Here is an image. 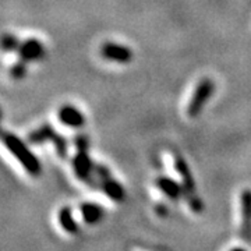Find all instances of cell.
<instances>
[{
    "label": "cell",
    "instance_id": "obj_1",
    "mask_svg": "<svg viewBox=\"0 0 251 251\" xmlns=\"http://www.w3.org/2000/svg\"><path fill=\"white\" fill-rule=\"evenodd\" d=\"M0 141L4 145V148L20 162V165L24 168V171L27 172L28 175H31L34 177L41 176L42 163L20 137L10 133V131H1Z\"/></svg>",
    "mask_w": 251,
    "mask_h": 251
},
{
    "label": "cell",
    "instance_id": "obj_2",
    "mask_svg": "<svg viewBox=\"0 0 251 251\" xmlns=\"http://www.w3.org/2000/svg\"><path fill=\"white\" fill-rule=\"evenodd\" d=\"M175 169L179 173L180 179H181V186L184 190V198L187 201L188 206L191 208L193 212L200 214L204 208V204H202L201 198L198 197L196 180L193 179V175H191V171L188 168L187 162L184 161L181 156H175Z\"/></svg>",
    "mask_w": 251,
    "mask_h": 251
},
{
    "label": "cell",
    "instance_id": "obj_3",
    "mask_svg": "<svg viewBox=\"0 0 251 251\" xmlns=\"http://www.w3.org/2000/svg\"><path fill=\"white\" fill-rule=\"evenodd\" d=\"M214 92H215V82H214V80H211L209 77H204V78L196 85L194 92H193L191 98L188 100V117L196 119V117L200 116L201 112H202V109H204V106L209 102V99L212 98Z\"/></svg>",
    "mask_w": 251,
    "mask_h": 251
},
{
    "label": "cell",
    "instance_id": "obj_4",
    "mask_svg": "<svg viewBox=\"0 0 251 251\" xmlns=\"http://www.w3.org/2000/svg\"><path fill=\"white\" fill-rule=\"evenodd\" d=\"M72 165L74 175L77 176V179L84 181L90 187L98 188L99 190V181L94 175L95 163L90 158L88 151H77L75 156L73 158Z\"/></svg>",
    "mask_w": 251,
    "mask_h": 251
},
{
    "label": "cell",
    "instance_id": "obj_5",
    "mask_svg": "<svg viewBox=\"0 0 251 251\" xmlns=\"http://www.w3.org/2000/svg\"><path fill=\"white\" fill-rule=\"evenodd\" d=\"M99 53L102 56V59H105L108 62L119 63V64H127L134 57L131 48L122 45V44H116V42L102 44L100 49H99Z\"/></svg>",
    "mask_w": 251,
    "mask_h": 251
},
{
    "label": "cell",
    "instance_id": "obj_6",
    "mask_svg": "<svg viewBox=\"0 0 251 251\" xmlns=\"http://www.w3.org/2000/svg\"><path fill=\"white\" fill-rule=\"evenodd\" d=\"M18 56L21 60L27 63L38 62L45 57L46 49L42 41L36 38H28L25 41H21L20 48H18Z\"/></svg>",
    "mask_w": 251,
    "mask_h": 251
},
{
    "label": "cell",
    "instance_id": "obj_7",
    "mask_svg": "<svg viewBox=\"0 0 251 251\" xmlns=\"http://www.w3.org/2000/svg\"><path fill=\"white\" fill-rule=\"evenodd\" d=\"M240 237L246 243H251V190L244 188L240 194Z\"/></svg>",
    "mask_w": 251,
    "mask_h": 251
},
{
    "label": "cell",
    "instance_id": "obj_8",
    "mask_svg": "<svg viewBox=\"0 0 251 251\" xmlns=\"http://www.w3.org/2000/svg\"><path fill=\"white\" fill-rule=\"evenodd\" d=\"M57 119L62 125L67 126L70 128H80L85 126L87 119L82 115L80 109L73 105H63L57 110Z\"/></svg>",
    "mask_w": 251,
    "mask_h": 251
},
{
    "label": "cell",
    "instance_id": "obj_9",
    "mask_svg": "<svg viewBox=\"0 0 251 251\" xmlns=\"http://www.w3.org/2000/svg\"><path fill=\"white\" fill-rule=\"evenodd\" d=\"M155 184L162 194H165L172 201H179L180 198L184 197V190H183L181 183L173 180L172 177L159 176L155 180Z\"/></svg>",
    "mask_w": 251,
    "mask_h": 251
},
{
    "label": "cell",
    "instance_id": "obj_10",
    "mask_svg": "<svg viewBox=\"0 0 251 251\" xmlns=\"http://www.w3.org/2000/svg\"><path fill=\"white\" fill-rule=\"evenodd\" d=\"M80 214L87 225H98L105 218V209L95 202H82L80 204Z\"/></svg>",
    "mask_w": 251,
    "mask_h": 251
},
{
    "label": "cell",
    "instance_id": "obj_11",
    "mask_svg": "<svg viewBox=\"0 0 251 251\" xmlns=\"http://www.w3.org/2000/svg\"><path fill=\"white\" fill-rule=\"evenodd\" d=\"M99 190L115 202H123V200L126 198L125 187L113 177L102 180L100 184H99Z\"/></svg>",
    "mask_w": 251,
    "mask_h": 251
},
{
    "label": "cell",
    "instance_id": "obj_12",
    "mask_svg": "<svg viewBox=\"0 0 251 251\" xmlns=\"http://www.w3.org/2000/svg\"><path fill=\"white\" fill-rule=\"evenodd\" d=\"M57 134V131L54 130V127L49 123L39 126L38 128L32 130L29 134L27 135L28 143L32 145H42V144L53 141V138Z\"/></svg>",
    "mask_w": 251,
    "mask_h": 251
},
{
    "label": "cell",
    "instance_id": "obj_13",
    "mask_svg": "<svg viewBox=\"0 0 251 251\" xmlns=\"http://www.w3.org/2000/svg\"><path fill=\"white\" fill-rule=\"evenodd\" d=\"M57 222L63 230L69 234H77L80 232V226L73 215V209L69 205L62 206L57 212Z\"/></svg>",
    "mask_w": 251,
    "mask_h": 251
},
{
    "label": "cell",
    "instance_id": "obj_14",
    "mask_svg": "<svg viewBox=\"0 0 251 251\" xmlns=\"http://www.w3.org/2000/svg\"><path fill=\"white\" fill-rule=\"evenodd\" d=\"M20 44H21V41L13 34H3L0 36V50L1 52H6V53L17 52Z\"/></svg>",
    "mask_w": 251,
    "mask_h": 251
},
{
    "label": "cell",
    "instance_id": "obj_15",
    "mask_svg": "<svg viewBox=\"0 0 251 251\" xmlns=\"http://www.w3.org/2000/svg\"><path fill=\"white\" fill-rule=\"evenodd\" d=\"M52 143H53L54 145V150H56L57 156H59L60 159H66V158H67V153H69V141H67V138L57 133Z\"/></svg>",
    "mask_w": 251,
    "mask_h": 251
},
{
    "label": "cell",
    "instance_id": "obj_16",
    "mask_svg": "<svg viewBox=\"0 0 251 251\" xmlns=\"http://www.w3.org/2000/svg\"><path fill=\"white\" fill-rule=\"evenodd\" d=\"M9 73L10 77H11L13 80L20 81L23 80V78H25V75H27L28 73L27 62H24V60L20 59V62H16L11 67H10Z\"/></svg>",
    "mask_w": 251,
    "mask_h": 251
},
{
    "label": "cell",
    "instance_id": "obj_17",
    "mask_svg": "<svg viewBox=\"0 0 251 251\" xmlns=\"http://www.w3.org/2000/svg\"><path fill=\"white\" fill-rule=\"evenodd\" d=\"M94 175H95V177L99 181V184H100V181L105 179H108V177H112V173L109 171L108 166H105V165H100V163H95V168H94Z\"/></svg>",
    "mask_w": 251,
    "mask_h": 251
},
{
    "label": "cell",
    "instance_id": "obj_18",
    "mask_svg": "<svg viewBox=\"0 0 251 251\" xmlns=\"http://www.w3.org/2000/svg\"><path fill=\"white\" fill-rule=\"evenodd\" d=\"M74 145L77 151H88L90 150V137L87 134H78L74 138Z\"/></svg>",
    "mask_w": 251,
    "mask_h": 251
},
{
    "label": "cell",
    "instance_id": "obj_19",
    "mask_svg": "<svg viewBox=\"0 0 251 251\" xmlns=\"http://www.w3.org/2000/svg\"><path fill=\"white\" fill-rule=\"evenodd\" d=\"M155 212H156V215L161 216V218H166V216L169 215V208L165 204H158V205L155 206Z\"/></svg>",
    "mask_w": 251,
    "mask_h": 251
},
{
    "label": "cell",
    "instance_id": "obj_20",
    "mask_svg": "<svg viewBox=\"0 0 251 251\" xmlns=\"http://www.w3.org/2000/svg\"><path fill=\"white\" fill-rule=\"evenodd\" d=\"M230 251H247L246 249H243V247H236V249H232Z\"/></svg>",
    "mask_w": 251,
    "mask_h": 251
},
{
    "label": "cell",
    "instance_id": "obj_21",
    "mask_svg": "<svg viewBox=\"0 0 251 251\" xmlns=\"http://www.w3.org/2000/svg\"><path fill=\"white\" fill-rule=\"evenodd\" d=\"M1 117H3V110L0 108V123H1Z\"/></svg>",
    "mask_w": 251,
    "mask_h": 251
}]
</instances>
